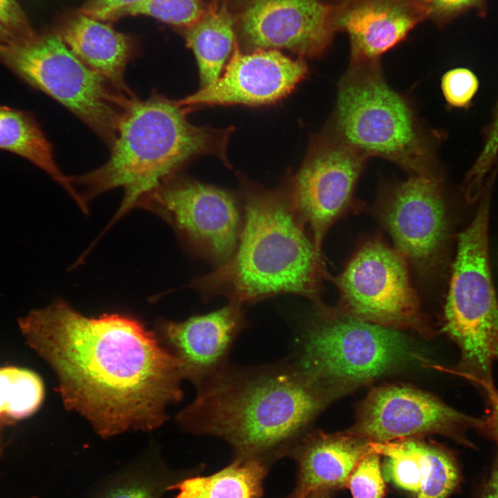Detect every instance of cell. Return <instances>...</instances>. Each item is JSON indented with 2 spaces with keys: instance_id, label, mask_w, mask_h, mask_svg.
Returning <instances> with one entry per match:
<instances>
[{
  "instance_id": "obj_13",
  "label": "cell",
  "mask_w": 498,
  "mask_h": 498,
  "mask_svg": "<svg viewBox=\"0 0 498 498\" xmlns=\"http://www.w3.org/2000/svg\"><path fill=\"white\" fill-rule=\"evenodd\" d=\"M380 216L405 259L421 269L435 266L445 244L448 222L441 183L433 172L414 174L396 185Z\"/></svg>"
},
{
  "instance_id": "obj_22",
  "label": "cell",
  "mask_w": 498,
  "mask_h": 498,
  "mask_svg": "<svg viewBox=\"0 0 498 498\" xmlns=\"http://www.w3.org/2000/svg\"><path fill=\"white\" fill-rule=\"evenodd\" d=\"M234 20L224 6H210L185 35L187 46L196 59L201 87L214 83L235 43Z\"/></svg>"
},
{
  "instance_id": "obj_24",
  "label": "cell",
  "mask_w": 498,
  "mask_h": 498,
  "mask_svg": "<svg viewBox=\"0 0 498 498\" xmlns=\"http://www.w3.org/2000/svg\"><path fill=\"white\" fill-rule=\"evenodd\" d=\"M203 0H143L125 10L124 15H144L165 23L190 28L208 11Z\"/></svg>"
},
{
  "instance_id": "obj_7",
  "label": "cell",
  "mask_w": 498,
  "mask_h": 498,
  "mask_svg": "<svg viewBox=\"0 0 498 498\" xmlns=\"http://www.w3.org/2000/svg\"><path fill=\"white\" fill-rule=\"evenodd\" d=\"M414 356L407 339L394 328L323 314L305 329L299 351L292 357L331 400L376 379Z\"/></svg>"
},
{
  "instance_id": "obj_19",
  "label": "cell",
  "mask_w": 498,
  "mask_h": 498,
  "mask_svg": "<svg viewBox=\"0 0 498 498\" xmlns=\"http://www.w3.org/2000/svg\"><path fill=\"white\" fill-rule=\"evenodd\" d=\"M61 38L84 64L115 90L133 94L124 78L125 68L133 53L130 38L82 14L67 24Z\"/></svg>"
},
{
  "instance_id": "obj_28",
  "label": "cell",
  "mask_w": 498,
  "mask_h": 498,
  "mask_svg": "<svg viewBox=\"0 0 498 498\" xmlns=\"http://www.w3.org/2000/svg\"><path fill=\"white\" fill-rule=\"evenodd\" d=\"M479 86L476 75L469 69L456 68L446 72L441 79V89L448 104L465 107L475 95Z\"/></svg>"
},
{
  "instance_id": "obj_21",
  "label": "cell",
  "mask_w": 498,
  "mask_h": 498,
  "mask_svg": "<svg viewBox=\"0 0 498 498\" xmlns=\"http://www.w3.org/2000/svg\"><path fill=\"white\" fill-rule=\"evenodd\" d=\"M268 465L257 459L235 456L213 474L189 477L169 485L167 490H178L174 498H261Z\"/></svg>"
},
{
  "instance_id": "obj_10",
  "label": "cell",
  "mask_w": 498,
  "mask_h": 498,
  "mask_svg": "<svg viewBox=\"0 0 498 498\" xmlns=\"http://www.w3.org/2000/svg\"><path fill=\"white\" fill-rule=\"evenodd\" d=\"M405 260L380 241L363 245L334 279L347 317L394 329L418 326L419 302Z\"/></svg>"
},
{
  "instance_id": "obj_15",
  "label": "cell",
  "mask_w": 498,
  "mask_h": 498,
  "mask_svg": "<svg viewBox=\"0 0 498 498\" xmlns=\"http://www.w3.org/2000/svg\"><path fill=\"white\" fill-rule=\"evenodd\" d=\"M308 72L302 58L290 59L277 50L243 53L235 42L223 74L212 84L177 101L187 107L270 104L290 93Z\"/></svg>"
},
{
  "instance_id": "obj_29",
  "label": "cell",
  "mask_w": 498,
  "mask_h": 498,
  "mask_svg": "<svg viewBox=\"0 0 498 498\" xmlns=\"http://www.w3.org/2000/svg\"><path fill=\"white\" fill-rule=\"evenodd\" d=\"M167 486L154 476L136 474L116 483L101 498H160Z\"/></svg>"
},
{
  "instance_id": "obj_23",
  "label": "cell",
  "mask_w": 498,
  "mask_h": 498,
  "mask_svg": "<svg viewBox=\"0 0 498 498\" xmlns=\"http://www.w3.org/2000/svg\"><path fill=\"white\" fill-rule=\"evenodd\" d=\"M44 397L42 378L30 369L0 367V428L33 415Z\"/></svg>"
},
{
  "instance_id": "obj_17",
  "label": "cell",
  "mask_w": 498,
  "mask_h": 498,
  "mask_svg": "<svg viewBox=\"0 0 498 498\" xmlns=\"http://www.w3.org/2000/svg\"><path fill=\"white\" fill-rule=\"evenodd\" d=\"M424 18L415 0H347L334 10L335 30L350 38L351 63L378 61Z\"/></svg>"
},
{
  "instance_id": "obj_35",
  "label": "cell",
  "mask_w": 498,
  "mask_h": 498,
  "mask_svg": "<svg viewBox=\"0 0 498 498\" xmlns=\"http://www.w3.org/2000/svg\"><path fill=\"white\" fill-rule=\"evenodd\" d=\"M335 492L331 490H316L311 492L305 498H331Z\"/></svg>"
},
{
  "instance_id": "obj_26",
  "label": "cell",
  "mask_w": 498,
  "mask_h": 498,
  "mask_svg": "<svg viewBox=\"0 0 498 498\" xmlns=\"http://www.w3.org/2000/svg\"><path fill=\"white\" fill-rule=\"evenodd\" d=\"M498 154V106L487 141L475 164L469 172L463 186V194L469 202H474L482 195L487 175Z\"/></svg>"
},
{
  "instance_id": "obj_6",
  "label": "cell",
  "mask_w": 498,
  "mask_h": 498,
  "mask_svg": "<svg viewBox=\"0 0 498 498\" xmlns=\"http://www.w3.org/2000/svg\"><path fill=\"white\" fill-rule=\"evenodd\" d=\"M490 196L485 192L470 224L459 236L444 310L445 329L458 344L463 372L493 386L492 346L498 338V299L488 253Z\"/></svg>"
},
{
  "instance_id": "obj_8",
  "label": "cell",
  "mask_w": 498,
  "mask_h": 498,
  "mask_svg": "<svg viewBox=\"0 0 498 498\" xmlns=\"http://www.w3.org/2000/svg\"><path fill=\"white\" fill-rule=\"evenodd\" d=\"M0 59L74 113L110 147L124 93L111 91L107 80L84 64L60 37L35 35L17 42L1 49Z\"/></svg>"
},
{
  "instance_id": "obj_32",
  "label": "cell",
  "mask_w": 498,
  "mask_h": 498,
  "mask_svg": "<svg viewBox=\"0 0 498 498\" xmlns=\"http://www.w3.org/2000/svg\"><path fill=\"white\" fill-rule=\"evenodd\" d=\"M486 389L489 398L490 410L487 418L482 421L480 427L498 443V390L493 386Z\"/></svg>"
},
{
  "instance_id": "obj_31",
  "label": "cell",
  "mask_w": 498,
  "mask_h": 498,
  "mask_svg": "<svg viewBox=\"0 0 498 498\" xmlns=\"http://www.w3.org/2000/svg\"><path fill=\"white\" fill-rule=\"evenodd\" d=\"M143 0H89L81 10L82 15L105 20L120 15L126 8Z\"/></svg>"
},
{
  "instance_id": "obj_2",
  "label": "cell",
  "mask_w": 498,
  "mask_h": 498,
  "mask_svg": "<svg viewBox=\"0 0 498 498\" xmlns=\"http://www.w3.org/2000/svg\"><path fill=\"white\" fill-rule=\"evenodd\" d=\"M176 416L186 432L220 438L235 456L269 465L290 456L329 401L293 357L229 363L203 382Z\"/></svg>"
},
{
  "instance_id": "obj_30",
  "label": "cell",
  "mask_w": 498,
  "mask_h": 498,
  "mask_svg": "<svg viewBox=\"0 0 498 498\" xmlns=\"http://www.w3.org/2000/svg\"><path fill=\"white\" fill-rule=\"evenodd\" d=\"M0 24L19 42L28 40L35 36L15 0H0Z\"/></svg>"
},
{
  "instance_id": "obj_34",
  "label": "cell",
  "mask_w": 498,
  "mask_h": 498,
  "mask_svg": "<svg viewBox=\"0 0 498 498\" xmlns=\"http://www.w3.org/2000/svg\"><path fill=\"white\" fill-rule=\"evenodd\" d=\"M17 42L19 41L0 24V50Z\"/></svg>"
},
{
  "instance_id": "obj_14",
  "label": "cell",
  "mask_w": 498,
  "mask_h": 498,
  "mask_svg": "<svg viewBox=\"0 0 498 498\" xmlns=\"http://www.w3.org/2000/svg\"><path fill=\"white\" fill-rule=\"evenodd\" d=\"M335 6L321 0H247L237 22L246 44L315 57L330 44Z\"/></svg>"
},
{
  "instance_id": "obj_3",
  "label": "cell",
  "mask_w": 498,
  "mask_h": 498,
  "mask_svg": "<svg viewBox=\"0 0 498 498\" xmlns=\"http://www.w3.org/2000/svg\"><path fill=\"white\" fill-rule=\"evenodd\" d=\"M244 220L232 255L188 285L207 299L243 305L280 294L319 301L322 257L292 200L289 182L266 189L243 182Z\"/></svg>"
},
{
  "instance_id": "obj_36",
  "label": "cell",
  "mask_w": 498,
  "mask_h": 498,
  "mask_svg": "<svg viewBox=\"0 0 498 498\" xmlns=\"http://www.w3.org/2000/svg\"><path fill=\"white\" fill-rule=\"evenodd\" d=\"M492 355L493 356H497L498 357V338L495 341L493 346H492Z\"/></svg>"
},
{
  "instance_id": "obj_20",
  "label": "cell",
  "mask_w": 498,
  "mask_h": 498,
  "mask_svg": "<svg viewBox=\"0 0 498 498\" xmlns=\"http://www.w3.org/2000/svg\"><path fill=\"white\" fill-rule=\"evenodd\" d=\"M0 149L24 157L46 172L68 192L83 212L88 211L71 177L65 176L56 164L50 142L30 113L0 105Z\"/></svg>"
},
{
  "instance_id": "obj_33",
  "label": "cell",
  "mask_w": 498,
  "mask_h": 498,
  "mask_svg": "<svg viewBox=\"0 0 498 498\" xmlns=\"http://www.w3.org/2000/svg\"><path fill=\"white\" fill-rule=\"evenodd\" d=\"M481 498H498V460L484 489Z\"/></svg>"
},
{
  "instance_id": "obj_5",
  "label": "cell",
  "mask_w": 498,
  "mask_h": 498,
  "mask_svg": "<svg viewBox=\"0 0 498 498\" xmlns=\"http://www.w3.org/2000/svg\"><path fill=\"white\" fill-rule=\"evenodd\" d=\"M332 127L329 135L366 158L390 160L414 175L432 173L431 149L414 112L387 84L378 61L351 63Z\"/></svg>"
},
{
  "instance_id": "obj_37",
  "label": "cell",
  "mask_w": 498,
  "mask_h": 498,
  "mask_svg": "<svg viewBox=\"0 0 498 498\" xmlns=\"http://www.w3.org/2000/svg\"><path fill=\"white\" fill-rule=\"evenodd\" d=\"M3 448V443L2 436H1V429L0 428V454L1 453Z\"/></svg>"
},
{
  "instance_id": "obj_4",
  "label": "cell",
  "mask_w": 498,
  "mask_h": 498,
  "mask_svg": "<svg viewBox=\"0 0 498 498\" xmlns=\"http://www.w3.org/2000/svg\"><path fill=\"white\" fill-rule=\"evenodd\" d=\"M188 109L156 91L141 100L124 95L116 136L107 160L81 176L71 177L84 188L80 196L91 199L122 187L124 197L104 231L192 158L214 155L227 163L229 129L196 127L187 119Z\"/></svg>"
},
{
  "instance_id": "obj_38",
  "label": "cell",
  "mask_w": 498,
  "mask_h": 498,
  "mask_svg": "<svg viewBox=\"0 0 498 498\" xmlns=\"http://www.w3.org/2000/svg\"><path fill=\"white\" fill-rule=\"evenodd\" d=\"M338 4H340V3L344 2V1H347V0H338Z\"/></svg>"
},
{
  "instance_id": "obj_12",
  "label": "cell",
  "mask_w": 498,
  "mask_h": 498,
  "mask_svg": "<svg viewBox=\"0 0 498 498\" xmlns=\"http://www.w3.org/2000/svg\"><path fill=\"white\" fill-rule=\"evenodd\" d=\"M481 421L451 408L422 391L402 385L379 387L361 405L349 432L373 443L436 433L467 443L464 432Z\"/></svg>"
},
{
  "instance_id": "obj_18",
  "label": "cell",
  "mask_w": 498,
  "mask_h": 498,
  "mask_svg": "<svg viewBox=\"0 0 498 498\" xmlns=\"http://www.w3.org/2000/svg\"><path fill=\"white\" fill-rule=\"evenodd\" d=\"M372 450L371 441L352 434L308 432L290 454L297 466V483L289 498H305L316 490L346 488L360 459Z\"/></svg>"
},
{
  "instance_id": "obj_25",
  "label": "cell",
  "mask_w": 498,
  "mask_h": 498,
  "mask_svg": "<svg viewBox=\"0 0 498 498\" xmlns=\"http://www.w3.org/2000/svg\"><path fill=\"white\" fill-rule=\"evenodd\" d=\"M346 487L353 498H384L386 486L380 454L373 448L366 454L350 474Z\"/></svg>"
},
{
  "instance_id": "obj_16",
  "label": "cell",
  "mask_w": 498,
  "mask_h": 498,
  "mask_svg": "<svg viewBox=\"0 0 498 498\" xmlns=\"http://www.w3.org/2000/svg\"><path fill=\"white\" fill-rule=\"evenodd\" d=\"M247 324L243 305L230 302L183 321L163 322L160 331L182 363L185 379L197 387L230 363L232 347Z\"/></svg>"
},
{
  "instance_id": "obj_1",
  "label": "cell",
  "mask_w": 498,
  "mask_h": 498,
  "mask_svg": "<svg viewBox=\"0 0 498 498\" xmlns=\"http://www.w3.org/2000/svg\"><path fill=\"white\" fill-rule=\"evenodd\" d=\"M27 343L55 373L68 409L108 437L150 430L183 397L181 361L138 320L86 317L57 299L18 320Z\"/></svg>"
},
{
  "instance_id": "obj_11",
  "label": "cell",
  "mask_w": 498,
  "mask_h": 498,
  "mask_svg": "<svg viewBox=\"0 0 498 498\" xmlns=\"http://www.w3.org/2000/svg\"><path fill=\"white\" fill-rule=\"evenodd\" d=\"M366 158L329 134L315 142L288 180L295 208L320 255L326 232L351 200Z\"/></svg>"
},
{
  "instance_id": "obj_27",
  "label": "cell",
  "mask_w": 498,
  "mask_h": 498,
  "mask_svg": "<svg viewBox=\"0 0 498 498\" xmlns=\"http://www.w3.org/2000/svg\"><path fill=\"white\" fill-rule=\"evenodd\" d=\"M425 18L444 25L459 15L472 10L480 16L487 11L486 0H415Z\"/></svg>"
},
{
  "instance_id": "obj_9",
  "label": "cell",
  "mask_w": 498,
  "mask_h": 498,
  "mask_svg": "<svg viewBox=\"0 0 498 498\" xmlns=\"http://www.w3.org/2000/svg\"><path fill=\"white\" fill-rule=\"evenodd\" d=\"M136 208L160 216L190 249L217 266L236 249L242 227L240 210L234 196L223 190L174 174Z\"/></svg>"
}]
</instances>
